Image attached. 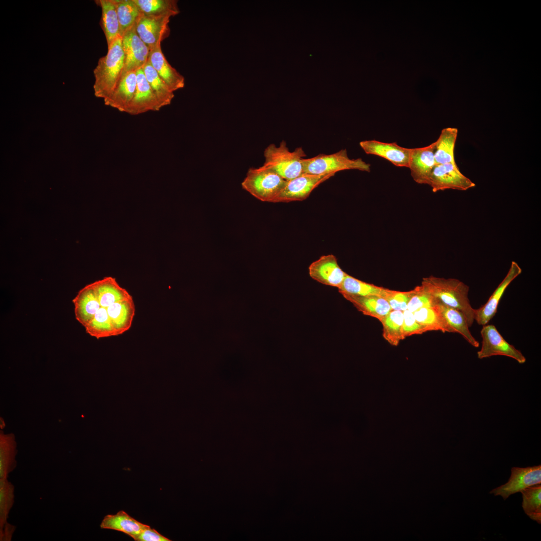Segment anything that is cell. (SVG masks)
Instances as JSON below:
<instances>
[{"label":"cell","instance_id":"obj_36","mask_svg":"<svg viewBox=\"0 0 541 541\" xmlns=\"http://www.w3.org/2000/svg\"><path fill=\"white\" fill-rule=\"evenodd\" d=\"M14 486L7 478L0 479V532L8 526L9 514L14 503Z\"/></svg>","mask_w":541,"mask_h":541},{"label":"cell","instance_id":"obj_16","mask_svg":"<svg viewBox=\"0 0 541 541\" xmlns=\"http://www.w3.org/2000/svg\"><path fill=\"white\" fill-rule=\"evenodd\" d=\"M135 93L127 113L136 115L149 111H159L162 108L148 82L142 68L136 71Z\"/></svg>","mask_w":541,"mask_h":541},{"label":"cell","instance_id":"obj_22","mask_svg":"<svg viewBox=\"0 0 541 541\" xmlns=\"http://www.w3.org/2000/svg\"><path fill=\"white\" fill-rule=\"evenodd\" d=\"M435 306L445 319L451 333L460 334L472 346L479 347V343L470 331L465 316L461 311L439 302H437Z\"/></svg>","mask_w":541,"mask_h":541},{"label":"cell","instance_id":"obj_37","mask_svg":"<svg viewBox=\"0 0 541 541\" xmlns=\"http://www.w3.org/2000/svg\"><path fill=\"white\" fill-rule=\"evenodd\" d=\"M414 289L415 292L407 306V310L413 313L422 308L434 306L437 303L421 285L417 286Z\"/></svg>","mask_w":541,"mask_h":541},{"label":"cell","instance_id":"obj_5","mask_svg":"<svg viewBox=\"0 0 541 541\" xmlns=\"http://www.w3.org/2000/svg\"><path fill=\"white\" fill-rule=\"evenodd\" d=\"M287 182L274 170L263 165L250 168L241 183L243 189L262 202H273Z\"/></svg>","mask_w":541,"mask_h":541},{"label":"cell","instance_id":"obj_25","mask_svg":"<svg viewBox=\"0 0 541 541\" xmlns=\"http://www.w3.org/2000/svg\"><path fill=\"white\" fill-rule=\"evenodd\" d=\"M338 289L343 296H377L383 298L391 291V289L364 282L348 274Z\"/></svg>","mask_w":541,"mask_h":541},{"label":"cell","instance_id":"obj_6","mask_svg":"<svg viewBox=\"0 0 541 541\" xmlns=\"http://www.w3.org/2000/svg\"><path fill=\"white\" fill-rule=\"evenodd\" d=\"M480 333L482 345L480 350L477 352L479 359L501 355L511 358L520 364L526 362V359L522 352L509 344L494 325H483Z\"/></svg>","mask_w":541,"mask_h":541},{"label":"cell","instance_id":"obj_24","mask_svg":"<svg viewBox=\"0 0 541 541\" xmlns=\"http://www.w3.org/2000/svg\"><path fill=\"white\" fill-rule=\"evenodd\" d=\"M363 314L374 317L380 322L392 310L384 298L377 296H343Z\"/></svg>","mask_w":541,"mask_h":541},{"label":"cell","instance_id":"obj_13","mask_svg":"<svg viewBox=\"0 0 541 541\" xmlns=\"http://www.w3.org/2000/svg\"><path fill=\"white\" fill-rule=\"evenodd\" d=\"M310 277L325 285L338 288L347 273L340 267L333 254L323 255L313 262L308 267Z\"/></svg>","mask_w":541,"mask_h":541},{"label":"cell","instance_id":"obj_3","mask_svg":"<svg viewBox=\"0 0 541 541\" xmlns=\"http://www.w3.org/2000/svg\"><path fill=\"white\" fill-rule=\"evenodd\" d=\"M306 156L301 147L290 151L283 140L278 146L270 144L265 149L263 165L288 181L304 173L303 160Z\"/></svg>","mask_w":541,"mask_h":541},{"label":"cell","instance_id":"obj_17","mask_svg":"<svg viewBox=\"0 0 541 541\" xmlns=\"http://www.w3.org/2000/svg\"><path fill=\"white\" fill-rule=\"evenodd\" d=\"M148 61L171 91L174 92L184 87V77L168 63L161 45L150 50Z\"/></svg>","mask_w":541,"mask_h":541},{"label":"cell","instance_id":"obj_11","mask_svg":"<svg viewBox=\"0 0 541 541\" xmlns=\"http://www.w3.org/2000/svg\"><path fill=\"white\" fill-rule=\"evenodd\" d=\"M169 16H149L141 15L136 23V32L143 42L152 49L170 34Z\"/></svg>","mask_w":541,"mask_h":541},{"label":"cell","instance_id":"obj_23","mask_svg":"<svg viewBox=\"0 0 541 541\" xmlns=\"http://www.w3.org/2000/svg\"><path fill=\"white\" fill-rule=\"evenodd\" d=\"M148 525L142 523L123 510L108 514L103 519L100 528L122 532L134 539Z\"/></svg>","mask_w":541,"mask_h":541},{"label":"cell","instance_id":"obj_40","mask_svg":"<svg viewBox=\"0 0 541 541\" xmlns=\"http://www.w3.org/2000/svg\"><path fill=\"white\" fill-rule=\"evenodd\" d=\"M135 541H170L154 529L148 526L134 539Z\"/></svg>","mask_w":541,"mask_h":541},{"label":"cell","instance_id":"obj_27","mask_svg":"<svg viewBox=\"0 0 541 541\" xmlns=\"http://www.w3.org/2000/svg\"><path fill=\"white\" fill-rule=\"evenodd\" d=\"M101 8L100 24L104 32L108 48L120 36V26L114 0L95 1Z\"/></svg>","mask_w":541,"mask_h":541},{"label":"cell","instance_id":"obj_20","mask_svg":"<svg viewBox=\"0 0 541 541\" xmlns=\"http://www.w3.org/2000/svg\"><path fill=\"white\" fill-rule=\"evenodd\" d=\"M91 284L102 307L107 308L115 303L132 298L128 291L112 277H105Z\"/></svg>","mask_w":541,"mask_h":541},{"label":"cell","instance_id":"obj_7","mask_svg":"<svg viewBox=\"0 0 541 541\" xmlns=\"http://www.w3.org/2000/svg\"><path fill=\"white\" fill-rule=\"evenodd\" d=\"M433 192L453 189L466 191L475 187V184L463 175L456 164L436 165L431 174L428 184Z\"/></svg>","mask_w":541,"mask_h":541},{"label":"cell","instance_id":"obj_26","mask_svg":"<svg viewBox=\"0 0 541 541\" xmlns=\"http://www.w3.org/2000/svg\"><path fill=\"white\" fill-rule=\"evenodd\" d=\"M458 130L454 127L443 129L435 141L434 158L436 165L445 163L456 164L454 149Z\"/></svg>","mask_w":541,"mask_h":541},{"label":"cell","instance_id":"obj_15","mask_svg":"<svg viewBox=\"0 0 541 541\" xmlns=\"http://www.w3.org/2000/svg\"><path fill=\"white\" fill-rule=\"evenodd\" d=\"M522 273L518 264L512 261L510 267L487 302L478 309H475L474 321L478 324L485 325L495 315L500 300L509 284Z\"/></svg>","mask_w":541,"mask_h":541},{"label":"cell","instance_id":"obj_9","mask_svg":"<svg viewBox=\"0 0 541 541\" xmlns=\"http://www.w3.org/2000/svg\"><path fill=\"white\" fill-rule=\"evenodd\" d=\"M135 26L136 24L122 37L124 66L121 78L142 68L148 61L150 50L138 36Z\"/></svg>","mask_w":541,"mask_h":541},{"label":"cell","instance_id":"obj_2","mask_svg":"<svg viewBox=\"0 0 541 541\" xmlns=\"http://www.w3.org/2000/svg\"><path fill=\"white\" fill-rule=\"evenodd\" d=\"M124 66L122 37H119L108 48L107 54L99 59L93 70L96 97L105 99L110 95L121 78Z\"/></svg>","mask_w":541,"mask_h":541},{"label":"cell","instance_id":"obj_38","mask_svg":"<svg viewBox=\"0 0 541 541\" xmlns=\"http://www.w3.org/2000/svg\"><path fill=\"white\" fill-rule=\"evenodd\" d=\"M414 292V289L408 291L391 290L384 299L387 301L392 310L404 311L407 309L408 304Z\"/></svg>","mask_w":541,"mask_h":541},{"label":"cell","instance_id":"obj_34","mask_svg":"<svg viewBox=\"0 0 541 541\" xmlns=\"http://www.w3.org/2000/svg\"><path fill=\"white\" fill-rule=\"evenodd\" d=\"M403 311L392 310L381 322L383 336L389 343L397 345L403 336Z\"/></svg>","mask_w":541,"mask_h":541},{"label":"cell","instance_id":"obj_19","mask_svg":"<svg viewBox=\"0 0 541 541\" xmlns=\"http://www.w3.org/2000/svg\"><path fill=\"white\" fill-rule=\"evenodd\" d=\"M72 303L75 318L84 327L101 307L91 283L78 292Z\"/></svg>","mask_w":541,"mask_h":541},{"label":"cell","instance_id":"obj_12","mask_svg":"<svg viewBox=\"0 0 541 541\" xmlns=\"http://www.w3.org/2000/svg\"><path fill=\"white\" fill-rule=\"evenodd\" d=\"M359 145L367 154L382 157L397 167L408 168L412 148L402 147L396 142L385 143L375 140L362 141Z\"/></svg>","mask_w":541,"mask_h":541},{"label":"cell","instance_id":"obj_14","mask_svg":"<svg viewBox=\"0 0 541 541\" xmlns=\"http://www.w3.org/2000/svg\"><path fill=\"white\" fill-rule=\"evenodd\" d=\"M435 149V141L425 147L411 149L408 168L413 179L418 184H428L436 165Z\"/></svg>","mask_w":541,"mask_h":541},{"label":"cell","instance_id":"obj_21","mask_svg":"<svg viewBox=\"0 0 541 541\" xmlns=\"http://www.w3.org/2000/svg\"><path fill=\"white\" fill-rule=\"evenodd\" d=\"M106 309L116 336L130 329L136 310L133 297L115 303Z\"/></svg>","mask_w":541,"mask_h":541},{"label":"cell","instance_id":"obj_30","mask_svg":"<svg viewBox=\"0 0 541 541\" xmlns=\"http://www.w3.org/2000/svg\"><path fill=\"white\" fill-rule=\"evenodd\" d=\"M141 14L149 16L172 17L180 12L175 0H133Z\"/></svg>","mask_w":541,"mask_h":541},{"label":"cell","instance_id":"obj_32","mask_svg":"<svg viewBox=\"0 0 541 541\" xmlns=\"http://www.w3.org/2000/svg\"><path fill=\"white\" fill-rule=\"evenodd\" d=\"M84 328L86 333L97 339L116 336L106 308L101 307Z\"/></svg>","mask_w":541,"mask_h":541},{"label":"cell","instance_id":"obj_1","mask_svg":"<svg viewBox=\"0 0 541 541\" xmlns=\"http://www.w3.org/2000/svg\"><path fill=\"white\" fill-rule=\"evenodd\" d=\"M423 288L437 302L457 309L465 316L470 327L474 321L475 309L469 298V286L455 278H445L430 276L423 278Z\"/></svg>","mask_w":541,"mask_h":541},{"label":"cell","instance_id":"obj_31","mask_svg":"<svg viewBox=\"0 0 541 541\" xmlns=\"http://www.w3.org/2000/svg\"><path fill=\"white\" fill-rule=\"evenodd\" d=\"M145 77L161 107L171 104L174 93L161 79L156 70L147 61L142 67Z\"/></svg>","mask_w":541,"mask_h":541},{"label":"cell","instance_id":"obj_35","mask_svg":"<svg viewBox=\"0 0 541 541\" xmlns=\"http://www.w3.org/2000/svg\"><path fill=\"white\" fill-rule=\"evenodd\" d=\"M522 496V507L528 517L541 523V485L536 484L520 491Z\"/></svg>","mask_w":541,"mask_h":541},{"label":"cell","instance_id":"obj_28","mask_svg":"<svg viewBox=\"0 0 541 541\" xmlns=\"http://www.w3.org/2000/svg\"><path fill=\"white\" fill-rule=\"evenodd\" d=\"M16 442L13 433L0 432V479L7 478L17 464Z\"/></svg>","mask_w":541,"mask_h":541},{"label":"cell","instance_id":"obj_33","mask_svg":"<svg viewBox=\"0 0 541 541\" xmlns=\"http://www.w3.org/2000/svg\"><path fill=\"white\" fill-rule=\"evenodd\" d=\"M120 26L121 37L136 23L141 13L133 0H114Z\"/></svg>","mask_w":541,"mask_h":541},{"label":"cell","instance_id":"obj_8","mask_svg":"<svg viewBox=\"0 0 541 541\" xmlns=\"http://www.w3.org/2000/svg\"><path fill=\"white\" fill-rule=\"evenodd\" d=\"M335 174L333 173L320 175L303 173L287 181L273 203H288L305 200L314 189Z\"/></svg>","mask_w":541,"mask_h":541},{"label":"cell","instance_id":"obj_29","mask_svg":"<svg viewBox=\"0 0 541 541\" xmlns=\"http://www.w3.org/2000/svg\"><path fill=\"white\" fill-rule=\"evenodd\" d=\"M413 314L416 321L423 328L425 332L429 331H440L443 333H451V329L435 305L432 307L419 309L413 312Z\"/></svg>","mask_w":541,"mask_h":541},{"label":"cell","instance_id":"obj_18","mask_svg":"<svg viewBox=\"0 0 541 541\" xmlns=\"http://www.w3.org/2000/svg\"><path fill=\"white\" fill-rule=\"evenodd\" d=\"M136 84V71L127 73L120 79L110 95L104 99L105 104L127 113L135 93Z\"/></svg>","mask_w":541,"mask_h":541},{"label":"cell","instance_id":"obj_10","mask_svg":"<svg viewBox=\"0 0 541 541\" xmlns=\"http://www.w3.org/2000/svg\"><path fill=\"white\" fill-rule=\"evenodd\" d=\"M511 475L505 484L497 487L490 492L495 496H501L504 500L511 495L523 489L541 483V465L532 467H512Z\"/></svg>","mask_w":541,"mask_h":541},{"label":"cell","instance_id":"obj_39","mask_svg":"<svg viewBox=\"0 0 541 541\" xmlns=\"http://www.w3.org/2000/svg\"><path fill=\"white\" fill-rule=\"evenodd\" d=\"M403 336L406 337L425 332L423 328L416 321L413 313L406 310L403 311Z\"/></svg>","mask_w":541,"mask_h":541},{"label":"cell","instance_id":"obj_4","mask_svg":"<svg viewBox=\"0 0 541 541\" xmlns=\"http://www.w3.org/2000/svg\"><path fill=\"white\" fill-rule=\"evenodd\" d=\"M304 173L320 175L347 170L370 172L371 165L362 158L351 159L346 149L330 154H320L303 160Z\"/></svg>","mask_w":541,"mask_h":541}]
</instances>
